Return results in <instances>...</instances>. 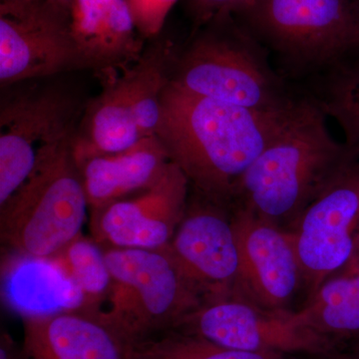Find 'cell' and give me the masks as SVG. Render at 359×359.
<instances>
[{
	"label": "cell",
	"mask_w": 359,
	"mask_h": 359,
	"mask_svg": "<svg viewBox=\"0 0 359 359\" xmlns=\"http://www.w3.org/2000/svg\"><path fill=\"white\" fill-rule=\"evenodd\" d=\"M71 143L45 157L0 205L2 242L21 257L52 259L82 233L89 205Z\"/></svg>",
	"instance_id": "obj_4"
},
{
	"label": "cell",
	"mask_w": 359,
	"mask_h": 359,
	"mask_svg": "<svg viewBox=\"0 0 359 359\" xmlns=\"http://www.w3.org/2000/svg\"><path fill=\"white\" fill-rule=\"evenodd\" d=\"M68 20L85 70L121 69L144 52L126 0H72Z\"/></svg>",
	"instance_id": "obj_16"
},
{
	"label": "cell",
	"mask_w": 359,
	"mask_h": 359,
	"mask_svg": "<svg viewBox=\"0 0 359 359\" xmlns=\"http://www.w3.org/2000/svg\"><path fill=\"white\" fill-rule=\"evenodd\" d=\"M252 0H187L196 28L237 15Z\"/></svg>",
	"instance_id": "obj_23"
},
{
	"label": "cell",
	"mask_w": 359,
	"mask_h": 359,
	"mask_svg": "<svg viewBox=\"0 0 359 359\" xmlns=\"http://www.w3.org/2000/svg\"><path fill=\"white\" fill-rule=\"evenodd\" d=\"M299 311L309 327L340 346L359 342V268L330 276Z\"/></svg>",
	"instance_id": "obj_18"
},
{
	"label": "cell",
	"mask_w": 359,
	"mask_h": 359,
	"mask_svg": "<svg viewBox=\"0 0 359 359\" xmlns=\"http://www.w3.org/2000/svg\"><path fill=\"white\" fill-rule=\"evenodd\" d=\"M191 186L173 162L150 188L91 211L94 240L105 248L162 250L184 218Z\"/></svg>",
	"instance_id": "obj_14"
},
{
	"label": "cell",
	"mask_w": 359,
	"mask_h": 359,
	"mask_svg": "<svg viewBox=\"0 0 359 359\" xmlns=\"http://www.w3.org/2000/svg\"><path fill=\"white\" fill-rule=\"evenodd\" d=\"M49 6L53 7L59 13L69 16V9L72 0H44Z\"/></svg>",
	"instance_id": "obj_26"
},
{
	"label": "cell",
	"mask_w": 359,
	"mask_h": 359,
	"mask_svg": "<svg viewBox=\"0 0 359 359\" xmlns=\"http://www.w3.org/2000/svg\"><path fill=\"white\" fill-rule=\"evenodd\" d=\"M231 18L212 21L196 35L172 65L170 81L180 88L250 109L285 107L292 99Z\"/></svg>",
	"instance_id": "obj_6"
},
{
	"label": "cell",
	"mask_w": 359,
	"mask_h": 359,
	"mask_svg": "<svg viewBox=\"0 0 359 359\" xmlns=\"http://www.w3.org/2000/svg\"><path fill=\"white\" fill-rule=\"evenodd\" d=\"M358 344V346H359V342H355V344Z\"/></svg>",
	"instance_id": "obj_29"
},
{
	"label": "cell",
	"mask_w": 359,
	"mask_h": 359,
	"mask_svg": "<svg viewBox=\"0 0 359 359\" xmlns=\"http://www.w3.org/2000/svg\"><path fill=\"white\" fill-rule=\"evenodd\" d=\"M49 259L79 290L84 309H98V302L109 294L113 282L100 245L81 233Z\"/></svg>",
	"instance_id": "obj_19"
},
{
	"label": "cell",
	"mask_w": 359,
	"mask_h": 359,
	"mask_svg": "<svg viewBox=\"0 0 359 359\" xmlns=\"http://www.w3.org/2000/svg\"><path fill=\"white\" fill-rule=\"evenodd\" d=\"M62 76L22 82L0 104V205L47 156L72 142L88 100Z\"/></svg>",
	"instance_id": "obj_5"
},
{
	"label": "cell",
	"mask_w": 359,
	"mask_h": 359,
	"mask_svg": "<svg viewBox=\"0 0 359 359\" xmlns=\"http://www.w3.org/2000/svg\"><path fill=\"white\" fill-rule=\"evenodd\" d=\"M173 330L245 353L327 359L342 348L309 327L299 311L263 309L237 297L203 304Z\"/></svg>",
	"instance_id": "obj_9"
},
{
	"label": "cell",
	"mask_w": 359,
	"mask_h": 359,
	"mask_svg": "<svg viewBox=\"0 0 359 359\" xmlns=\"http://www.w3.org/2000/svg\"><path fill=\"white\" fill-rule=\"evenodd\" d=\"M327 359H359L358 344H347Z\"/></svg>",
	"instance_id": "obj_25"
},
{
	"label": "cell",
	"mask_w": 359,
	"mask_h": 359,
	"mask_svg": "<svg viewBox=\"0 0 359 359\" xmlns=\"http://www.w3.org/2000/svg\"><path fill=\"white\" fill-rule=\"evenodd\" d=\"M39 1V0H0V4H27L33 2Z\"/></svg>",
	"instance_id": "obj_28"
},
{
	"label": "cell",
	"mask_w": 359,
	"mask_h": 359,
	"mask_svg": "<svg viewBox=\"0 0 359 359\" xmlns=\"http://www.w3.org/2000/svg\"><path fill=\"white\" fill-rule=\"evenodd\" d=\"M171 162L159 138L152 135L121 152L78 163L90 211L150 188Z\"/></svg>",
	"instance_id": "obj_17"
},
{
	"label": "cell",
	"mask_w": 359,
	"mask_h": 359,
	"mask_svg": "<svg viewBox=\"0 0 359 359\" xmlns=\"http://www.w3.org/2000/svg\"><path fill=\"white\" fill-rule=\"evenodd\" d=\"M348 266H358L359 268V233L358 238H356L355 250H354V254L353 259H351V263Z\"/></svg>",
	"instance_id": "obj_27"
},
{
	"label": "cell",
	"mask_w": 359,
	"mask_h": 359,
	"mask_svg": "<svg viewBox=\"0 0 359 359\" xmlns=\"http://www.w3.org/2000/svg\"><path fill=\"white\" fill-rule=\"evenodd\" d=\"M85 70L68 15L44 0L0 4V84L13 85Z\"/></svg>",
	"instance_id": "obj_11"
},
{
	"label": "cell",
	"mask_w": 359,
	"mask_h": 359,
	"mask_svg": "<svg viewBox=\"0 0 359 359\" xmlns=\"http://www.w3.org/2000/svg\"><path fill=\"white\" fill-rule=\"evenodd\" d=\"M295 103L250 109L191 93L170 81L155 135L185 174L191 191L233 205L243 175L282 129Z\"/></svg>",
	"instance_id": "obj_1"
},
{
	"label": "cell",
	"mask_w": 359,
	"mask_h": 359,
	"mask_svg": "<svg viewBox=\"0 0 359 359\" xmlns=\"http://www.w3.org/2000/svg\"><path fill=\"white\" fill-rule=\"evenodd\" d=\"M231 207L192 191L184 218L166 248L205 304L230 299L235 292L240 257Z\"/></svg>",
	"instance_id": "obj_12"
},
{
	"label": "cell",
	"mask_w": 359,
	"mask_h": 359,
	"mask_svg": "<svg viewBox=\"0 0 359 359\" xmlns=\"http://www.w3.org/2000/svg\"><path fill=\"white\" fill-rule=\"evenodd\" d=\"M130 346L100 309H69L23 320L22 359H129Z\"/></svg>",
	"instance_id": "obj_15"
},
{
	"label": "cell",
	"mask_w": 359,
	"mask_h": 359,
	"mask_svg": "<svg viewBox=\"0 0 359 359\" xmlns=\"http://www.w3.org/2000/svg\"><path fill=\"white\" fill-rule=\"evenodd\" d=\"M320 104L339 123L347 148L359 155V61L339 73Z\"/></svg>",
	"instance_id": "obj_21"
},
{
	"label": "cell",
	"mask_w": 359,
	"mask_h": 359,
	"mask_svg": "<svg viewBox=\"0 0 359 359\" xmlns=\"http://www.w3.org/2000/svg\"><path fill=\"white\" fill-rule=\"evenodd\" d=\"M240 268L233 297L273 311L290 309L304 285L297 250L290 231L233 205Z\"/></svg>",
	"instance_id": "obj_13"
},
{
	"label": "cell",
	"mask_w": 359,
	"mask_h": 359,
	"mask_svg": "<svg viewBox=\"0 0 359 359\" xmlns=\"http://www.w3.org/2000/svg\"><path fill=\"white\" fill-rule=\"evenodd\" d=\"M129 359H285V355L235 351L200 335L169 330L131 344Z\"/></svg>",
	"instance_id": "obj_20"
},
{
	"label": "cell",
	"mask_w": 359,
	"mask_h": 359,
	"mask_svg": "<svg viewBox=\"0 0 359 359\" xmlns=\"http://www.w3.org/2000/svg\"><path fill=\"white\" fill-rule=\"evenodd\" d=\"M320 103L299 100L238 182L233 205L289 230L354 155L330 134Z\"/></svg>",
	"instance_id": "obj_2"
},
{
	"label": "cell",
	"mask_w": 359,
	"mask_h": 359,
	"mask_svg": "<svg viewBox=\"0 0 359 359\" xmlns=\"http://www.w3.org/2000/svg\"><path fill=\"white\" fill-rule=\"evenodd\" d=\"M112 276L103 311L130 344L173 330L205 304L165 249H104Z\"/></svg>",
	"instance_id": "obj_7"
},
{
	"label": "cell",
	"mask_w": 359,
	"mask_h": 359,
	"mask_svg": "<svg viewBox=\"0 0 359 359\" xmlns=\"http://www.w3.org/2000/svg\"><path fill=\"white\" fill-rule=\"evenodd\" d=\"M173 61L166 44H155L133 65L98 74L102 91L87 102L71 143L77 164L121 152L155 135Z\"/></svg>",
	"instance_id": "obj_3"
},
{
	"label": "cell",
	"mask_w": 359,
	"mask_h": 359,
	"mask_svg": "<svg viewBox=\"0 0 359 359\" xmlns=\"http://www.w3.org/2000/svg\"><path fill=\"white\" fill-rule=\"evenodd\" d=\"M137 29L144 39H155L162 32L170 11L178 0H126Z\"/></svg>",
	"instance_id": "obj_22"
},
{
	"label": "cell",
	"mask_w": 359,
	"mask_h": 359,
	"mask_svg": "<svg viewBox=\"0 0 359 359\" xmlns=\"http://www.w3.org/2000/svg\"><path fill=\"white\" fill-rule=\"evenodd\" d=\"M287 231L309 297L353 259L359 233V155L332 177Z\"/></svg>",
	"instance_id": "obj_10"
},
{
	"label": "cell",
	"mask_w": 359,
	"mask_h": 359,
	"mask_svg": "<svg viewBox=\"0 0 359 359\" xmlns=\"http://www.w3.org/2000/svg\"><path fill=\"white\" fill-rule=\"evenodd\" d=\"M237 15L292 65H325L359 49V0H252Z\"/></svg>",
	"instance_id": "obj_8"
},
{
	"label": "cell",
	"mask_w": 359,
	"mask_h": 359,
	"mask_svg": "<svg viewBox=\"0 0 359 359\" xmlns=\"http://www.w3.org/2000/svg\"><path fill=\"white\" fill-rule=\"evenodd\" d=\"M0 359H22L21 358V351H18L16 349L13 340L6 334L1 335Z\"/></svg>",
	"instance_id": "obj_24"
}]
</instances>
